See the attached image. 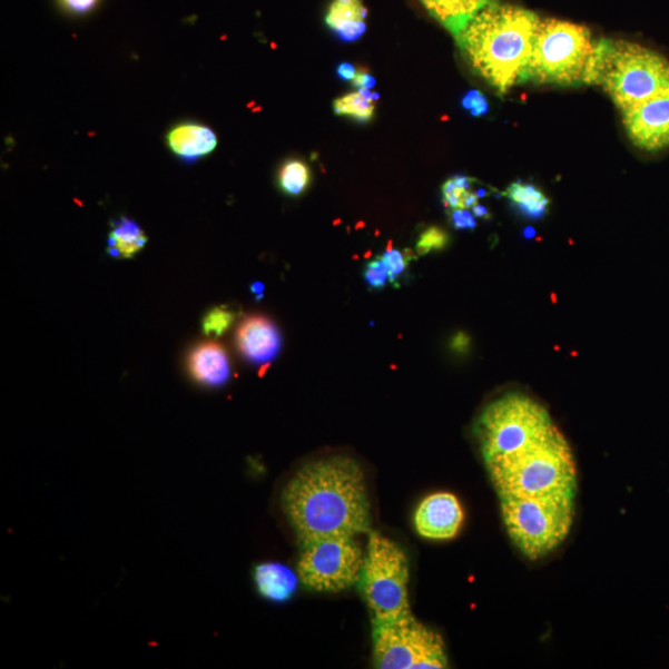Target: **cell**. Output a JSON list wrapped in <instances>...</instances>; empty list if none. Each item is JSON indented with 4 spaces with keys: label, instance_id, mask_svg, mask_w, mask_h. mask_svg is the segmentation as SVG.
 Returning <instances> with one entry per match:
<instances>
[{
    "label": "cell",
    "instance_id": "cell-6",
    "mask_svg": "<svg viewBox=\"0 0 669 669\" xmlns=\"http://www.w3.org/2000/svg\"><path fill=\"white\" fill-rule=\"evenodd\" d=\"M543 405L522 393H509L491 402L475 424L485 463L539 441L554 430Z\"/></svg>",
    "mask_w": 669,
    "mask_h": 669
},
{
    "label": "cell",
    "instance_id": "cell-9",
    "mask_svg": "<svg viewBox=\"0 0 669 669\" xmlns=\"http://www.w3.org/2000/svg\"><path fill=\"white\" fill-rule=\"evenodd\" d=\"M374 660L380 669L447 668L442 636L410 616L374 623Z\"/></svg>",
    "mask_w": 669,
    "mask_h": 669
},
{
    "label": "cell",
    "instance_id": "cell-8",
    "mask_svg": "<svg viewBox=\"0 0 669 669\" xmlns=\"http://www.w3.org/2000/svg\"><path fill=\"white\" fill-rule=\"evenodd\" d=\"M358 584L372 623L390 622L412 613L409 558L396 542L376 531L370 532Z\"/></svg>",
    "mask_w": 669,
    "mask_h": 669
},
{
    "label": "cell",
    "instance_id": "cell-11",
    "mask_svg": "<svg viewBox=\"0 0 669 669\" xmlns=\"http://www.w3.org/2000/svg\"><path fill=\"white\" fill-rule=\"evenodd\" d=\"M621 115L624 130L636 148L647 153L669 149V94Z\"/></svg>",
    "mask_w": 669,
    "mask_h": 669
},
{
    "label": "cell",
    "instance_id": "cell-30",
    "mask_svg": "<svg viewBox=\"0 0 669 669\" xmlns=\"http://www.w3.org/2000/svg\"><path fill=\"white\" fill-rule=\"evenodd\" d=\"M98 0H60V3L72 13H87L97 4Z\"/></svg>",
    "mask_w": 669,
    "mask_h": 669
},
{
    "label": "cell",
    "instance_id": "cell-33",
    "mask_svg": "<svg viewBox=\"0 0 669 669\" xmlns=\"http://www.w3.org/2000/svg\"><path fill=\"white\" fill-rule=\"evenodd\" d=\"M470 345V340L465 334H458L453 338L452 346L458 353H465Z\"/></svg>",
    "mask_w": 669,
    "mask_h": 669
},
{
    "label": "cell",
    "instance_id": "cell-36",
    "mask_svg": "<svg viewBox=\"0 0 669 669\" xmlns=\"http://www.w3.org/2000/svg\"><path fill=\"white\" fill-rule=\"evenodd\" d=\"M358 92L364 96L366 98V100L375 102L376 100H378L380 95L378 94H372L370 90L367 89H360Z\"/></svg>",
    "mask_w": 669,
    "mask_h": 669
},
{
    "label": "cell",
    "instance_id": "cell-3",
    "mask_svg": "<svg viewBox=\"0 0 669 669\" xmlns=\"http://www.w3.org/2000/svg\"><path fill=\"white\" fill-rule=\"evenodd\" d=\"M584 83L599 86L620 112L627 111L669 94V60L638 42L600 39Z\"/></svg>",
    "mask_w": 669,
    "mask_h": 669
},
{
    "label": "cell",
    "instance_id": "cell-29",
    "mask_svg": "<svg viewBox=\"0 0 669 669\" xmlns=\"http://www.w3.org/2000/svg\"><path fill=\"white\" fill-rule=\"evenodd\" d=\"M451 222L455 229L459 232H464V229H475L478 224L473 213L469 210H464V208H456V210H452Z\"/></svg>",
    "mask_w": 669,
    "mask_h": 669
},
{
    "label": "cell",
    "instance_id": "cell-31",
    "mask_svg": "<svg viewBox=\"0 0 669 669\" xmlns=\"http://www.w3.org/2000/svg\"><path fill=\"white\" fill-rule=\"evenodd\" d=\"M351 83H353L355 87H358V89L370 90L374 89L376 79L366 69L360 68L356 72L355 79Z\"/></svg>",
    "mask_w": 669,
    "mask_h": 669
},
{
    "label": "cell",
    "instance_id": "cell-17",
    "mask_svg": "<svg viewBox=\"0 0 669 669\" xmlns=\"http://www.w3.org/2000/svg\"><path fill=\"white\" fill-rule=\"evenodd\" d=\"M298 577L291 568L277 562L258 564L254 572L259 596L278 604L293 598L298 588Z\"/></svg>",
    "mask_w": 669,
    "mask_h": 669
},
{
    "label": "cell",
    "instance_id": "cell-24",
    "mask_svg": "<svg viewBox=\"0 0 669 669\" xmlns=\"http://www.w3.org/2000/svg\"><path fill=\"white\" fill-rule=\"evenodd\" d=\"M236 314L225 306H216L208 312L203 321V332L206 336H223L234 324Z\"/></svg>",
    "mask_w": 669,
    "mask_h": 669
},
{
    "label": "cell",
    "instance_id": "cell-27",
    "mask_svg": "<svg viewBox=\"0 0 669 669\" xmlns=\"http://www.w3.org/2000/svg\"><path fill=\"white\" fill-rule=\"evenodd\" d=\"M364 278L372 291H381L386 287L390 282V272L382 257L367 263Z\"/></svg>",
    "mask_w": 669,
    "mask_h": 669
},
{
    "label": "cell",
    "instance_id": "cell-2",
    "mask_svg": "<svg viewBox=\"0 0 669 669\" xmlns=\"http://www.w3.org/2000/svg\"><path fill=\"white\" fill-rule=\"evenodd\" d=\"M539 16L491 0L455 37L460 51L480 78L499 95L525 82Z\"/></svg>",
    "mask_w": 669,
    "mask_h": 669
},
{
    "label": "cell",
    "instance_id": "cell-4",
    "mask_svg": "<svg viewBox=\"0 0 669 669\" xmlns=\"http://www.w3.org/2000/svg\"><path fill=\"white\" fill-rule=\"evenodd\" d=\"M500 500L577 493V466L572 447L555 426L539 441L485 463Z\"/></svg>",
    "mask_w": 669,
    "mask_h": 669
},
{
    "label": "cell",
    "instance_id": "cell-10",
    "mask_svg": "<svg viewBox=\"0 0 669 669\" xmlns=\"http://www.w3.org/2000/svg\"><path fill=\"white\" fill-rule=\"evenodd\" d=\"M298 575L321 592H340L360 583L365 555L355 537H333L302 545Z\"/></svg>",
    "mask_w": 669,
    "mask_h": 669
},
{
    "label": "cell",
    "instance_id": "cell-13",
    "mask_svg": "<svg viewBox=\"0 0 669 669\" xmlns=\"http://www.w3.org/2000/svg\"><path fill=\"white\" fill-rule=\"evenodd\" d=\"M239 354L250 365L265 366L276 360L283 347L279 327L266 316H248L236 332Z\"/></svg>",
    "mask_w": 669,
    "mask_h": 669
},
{
    "label": "cell",
    "instance_id": "cell-20",
    "mask_svg": "<svg viewBox=\"0 0 669 669\" xmlns=\"http://www.w3.org/2000/svg\"><path fill=\"white\" fill-rule=\"evenodd\" d=\"M148 237L140 226L126 216L114 219L108 237V254L115 258H131L145 248Z\"/></svg>",
    "mask_w": 669,
    "mask_h": 669
},
{
    "label": "cell",
    "instance_id": "cell-35",
    "mask_svg": "<svg viewBox=\"0 0 669 669\" xmlns=\"http://www.w3.org/2000/svg\"><path fill=\"white\" fill-rule=\"evenodd\" d=\"M250 291L255 294L257 301H260L263 298V291H265V285H263L262 283L252 284Z\"/></svg>",
    "mask_w": 669,
    "mask_h": 669
},
{
    "label": "cell",
    "instance_id": "cell-32",
    "mask_svg": "<svg viewBox=\"0 0 669 669\" xmlns=\"http://www.w3.org/2000/svg\"><path fill=\"white\" fill-rule=\"evenodd\" d=\"M336 72L338 78L343 81L353 82L357 70L355 69V66L353 63L343 62L338 65Z\"/></svg>",
    "mask_w": 669,
    "mask_h": 669
},
{
    "label": "cell",
    "instance_id": "cell-5",
    "mask_svg": "<svg viewBox=\"0 0 669 669\" xmlns=\"http://www.w3.org/2000/svg\"><path fill=\"white\" fill-rule=\"evenodd\" d=\"M575 498V492H553L500 500L504 528L524 557L537 561L567 540L574 522Z\"/></svg>",
    "mask_w": 669,
    "mask_h": 669
},
{
    "label": "cell",
    "instance_id": "cell-37",
    "mask_svg": "<svg viewBox=\"0 0 669 669\" xmlns=\"http://www.w3.org/2000/svg\"><path fill=\"white\" fill-rule=\"evenodd\" d=\"M523 236L528 238L535 237V229L533 227H528L523 229Z\"/></svg>",
    "mask_w": 669,
    "mask_h": 669
},
{
    "label": "cell",
    "instance_id": "cell-21",
    "mask_svg": "<svg viewBox=\"0 0 669 669\" xmlns=\"http://www.w3.org/2000/svg\"><path fill=\"white\" fill-rule=\"evenodd\" d=\"M476 181V179L462 174L449 178L442 186L445 207L451 208V210H456V208L469 210V208L478 205L480 197L473 190Z\"/></svg>",
    "mask_w": 669,
    "mask_h": 669
},
{
    "label": "cell",
    "instance_id": "cell-18",
    "mask_svg": "<svg viewBox=\"0 0 669 669\" xmlns=\"http://www.w3.org/2000/svg\"><path fill=\"white\" fill-rule=\"evenodd\" d=\"M420 2L427 13L456 37L491 0H420Z\"/></svg>",
    "mask_w": 669,
    "mask_h": 669
},
{
    "label": "cell",
    "instance_id": "cell-7",
    "mask_svg": "<svg viewBox=\"0 0 669 669\" xmlns=\"http://www.w3.org/2000/svg\"><path fill=\"white\" fill-rule=\"evenodd\" d=\"M594 43L587 27L552 18L541 20L525 82L558 86L584 83Z\"/></svg>",
    "mask_w": 669,
    "mask_h": 669
},
{
    "label": "cell",
    "instance_id": "cell-19",
    "mask_svg": "<svg viewBox=\"0 0 669 669\" xmlns=\"http://www.w3.org/2000/svg\"><path fill=\"white\" fill-rule=\"evenodd\" d=\"M503 196L510 201L515 213L530 222H541L550 211V197L532 183L515 180L504 190Z\"/></svg>",
    "mask_w": 669,
    "mask_h": 669
},
{
    "label": "cell",
    "instance_id": "cell-16",
    "mask_svg": "<svg viewBox=\"0 0 669 669\" xmlns=\"http://www.w3.org/2000/svg\"><path fill=\"white\" fill-rule=\"evenodd\" d=\"M367 9L362 0H334L325 23L344 42L357 41L366 32Z\"/></svg>",
    "mask_w": 669,
    "mask_h": 669
},
{
    "label": "cell",
    "instance_id": "cell-22",
    "mask_svg": "<svg viewBox=\"0 0 669 669\" xmlns=\"http://www.w3.org/2000/svg\"><path fill=\"white\" fill-rule=\"evenodd\" d=\"M279 186L288 196H299L309 188L312 171L302 160H288L284 163L279 171Z\"/></svg>",
    "mask_w": 669,
    "mask_h": 669
},
{
    "label": "cell",
    "instance_id": "cell-12",
    "mask_svg": "<svg viewBox=\"0 0 669 669\" xmlns=\"http://www.w3.org/2000/svg\"><path fill=\"white\" fill-rule=\"evenodd\" d=\"M464 512L453 493L439 492L427 496L414 515L416 532L423 539L447 541L462 529Z\"/></svg>",
    "mask_w": 669,
    "mask_h": 669
},
{
    "label": "cell",
    "instance_id": "cell-34",
    "mask_svg": "<svg viewBox=\"0 0 669 669\" xmlns=\"http://www.w3.org/2000/svg\"><path fill=\"white\" fill-rule=\"evenodd\" d=\"M471 210H473V214L475 217L481 218V219H490L491 218V213L488 210V207H485L484 205H475L473 208H471Z\"/></svg>",
    "mask_w": 669,
    "mask_h": 669
},
{
    "label": "cell",
    "instance_id": "cell-26",
    "mask_svg": "<svg viewBox=\"0 0 669 669\" xmlns=\"http://www.w3.org/2000/svg\"><path fill=\"white\" fill-rule=\"evenodd\" d=\"M413 258V254L410 250L402 252L390 247L382 259L390 272V283L392 285H399L401 277L409 269L410 263Z\"/></svg>",
    "mask_w": 669,
    "mask_h": 669
},
{
    "label": "cell",
    "instance_id": "cell-23",
    "mask_svg": "<svg viewBox=\"0 0 669 669\" xmlns=\"http://www.w3.org/2000/svg\"><path fill=\"white\" fill-rule=\"evenodd\" d=\"M375 102L366 100L360 92L347 94L334 101L337 116L350 117L360 124H368L375 116Z\"/></svg>",
    "mask_w": 669,
    "mask_h": 669
},
{
    "label": "cell",
    "instance_id": "cell-28",
    "mask_svg": "<svg viewBox=\"0 0 669 669\" xmlns=\"http://www.w3.org/2000/svg\"><path fill=\"white\" fill-rule=\"evenodd\" d=\"M462 105L473 117H484L490 111V104L486 96L478 90L469 91L463 97Z\"/></svg>",
    "mask_w": 669,
    "mask_h": 669
},
{
    "label": "cell",
    "instance_id": "cell-1",
    "mask_svg": "<svg viewBox=\"0 0 669 669\" xmlns=\"http://www.w3.org/2000/svg\"><path fill=\"white\" fill-rule=\"evenodd\" d=\"M282 504L302 545L370 531L364 470L348 456H328L303 466L285 486Z\"/></svg>",
    "mask_w": 669,
    "mask_h": 669
},
{
    "label": "cell",
    "instance_id": "cell-25",
    "mask_svg": "<svg viewBox=\"0 0 669 669\" xmlns=\"http://www.w3.org/2000/svg\"><path fill=\"white\" fill-rule=\"evenodd\" d=\"M451 244V236L443 228L431 226L424 229L416 240L415 252L419 256H427L432 252L444 250Z\"/></svg>",
    "mask_w": 669,
    "mask_h": 669
},
{
    "label": "cell",
    "instance_id": "cell-15",
    "mask_svg": "<svg viewBox=\"0 0 669 669\" xmlns=\"http://www.w3.org/2000/svg\"><path fill=\"white\" fill-rule=\"evenodd\" d=\"M168 146L175 156L186 163H195L213 153L217 137L211 128L185 124L169 131Z\"/></svg>",
    "mask_w": 669,
    "mask_h": 669
},
{
    "label": "cell",
    "instance_id": "cell-14",
    "mask_svg": "<svg viewBox=\"0 0 669 669\" xmlns=\"http://www.w3.org/2000/svg\"><path fill=\"white\" fill-rule=\"evenodd\" d=\"M188 366L194 380L206 387H223L232 377L226 350L216 343L197 345L189 355Z\"/></svg>",
    "mask_w": 669,
    "mask_h": 669
}]
</instances>
